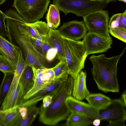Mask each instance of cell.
<instances>
[{
  "instance_id": "cell-1",
  "label": "cell",
  "mask_w": 126,
  "mask_h": 126,
  "mask_svg": "<svg viewBox=\"0 0 126 126\" xmlns=\"http://www.w3.org/2000/svg\"><path fill=\"white\" fill-rule=\"evenodd\" d=\"M125 49L119 55L110 57L101 54L93 55L89 58L93 65L91 70L93 79L100 90L105 92H119L117 65Z\"/></svg>"
},
{
  "instance_id": "cell-2",
  "label": "cell",
  "mask_w": 126,
  "mask_h": 126,
  "mask_svg": "<svg viewBox=\"0 0 126 126\" xmlns=\"http://www.w3.org/2000/svg\"><path fill=\"white\" fill-rule=\"evenodd\" d=\"M74 79L68 76L58 87L49 106L45 108L41 106L40 108L39 120L42 123L55 126L60 121L66 120L71 112L65 101L72 95Z\"/></svg>"
},
{
  "instance_id": "cell-3",
  "label": "cell",
  "mask_w": 126,
  "mask_h": 126,
  "mask_svg": "<svg viewBox=\"0 0 126 126\" xmlns=\"http://www.w3.org/2000/svg\"><path fill=\"white\" fill-rule=\"evenodd\" d=\"M9 41L23 50L25 57V66H33L36 68L46 67V57L35 47L30 38L22 27L15 26L8 31Z\"/></svg>"
},
{
  "instance_id": "cell-4",
  "label": "cell",
  "mask_w": 126,
  "mask_h": 126,
  "mask_svg": "<svg viewBox=\"0 0 126 126\" xmlns=\"http://www.w3.org/2000/svg\"><path fill=\"white\" fill-rule=\"evenodd\" d=\"M62 37L68 74L74 79L84 68L88 55L82 41L74 40L63 36Z\"/></svg>"
},
{
  "instance_id": "cell-5",
  "label": "cell",
  "mask_w": 126,
  "mask_h": 126,
  "mask_svg": "<svg viewBox=\"0 0 126 126\" xmlns=\"http://www.w3.org/2000/svg\"><path fill=\"white\" fill-rule=\"evenodd\" d=\"M53 4L66 16L71 13L83 17L91 12L103 10L108 4L106 0L93 1L89 0H53Z\"/></svg>"
},
{
  "instance_id": "cell-6",
  "label": "cell",
  "mask_w": 126,
  "mask_h": 126,
  "mask_svg": "<svg viewBox=\"0 0 126 126\" xmlns=\"http://www.w3.org/2000/svg\"><path fill=\"white\" fill-rule=\"evenodd\" d=\"M50 0H14L12 6L27 23L39 21L46 12Z\"/></svg>"
},
{
  "instance_id": "cell-7",
  "label": "cell",
  "mask_w": 126,
  "mask_h": 126,
  "mask_svg": "<svg viewBox=\"0 0 126 126\" xmlns=\"http://www.w3.org/2000/svg\"><path fill=\"white\" fill-rule=\"evenodd\" d=\"M83 17L88 32L102 36H110L108 24L109 16L107 11L103 10L90 13Z\"/></svg>"
},
{
  "instance_id": "cell-8",
  "label": "cell",
  "mask_w": 126,
  "mask_h": 126,
  "mask_svg": "<svg viewBox=\"0 0 126 126\" xmlns=\"http://www.w3.org/2000/svg\"><path fill=\"white\" fill-rule=\"evenodd\" d=\"M87 55L106 52L111 48L112 44L111 37L102 36L88 32L82 41Z\"/></svg>"
},
{
  "instance_id": "cell-9",
  "label": "cell",
  "mask_w": 126,
  "mask_h": 126,
  "mask_svg": "<svg viewBox=\"0 0 126 126\" xmlns=\"http://www.w3.org/2000/svg\"><path fill=\"white\" fill-rule=\"evenodd\" d=\"M126 108L120 99L111 100L107 107L99 110L96 119L100 120H105L109 123L125 122L126 119Z\"/></svg>"
},
{
  "instance_id": "cell-10",
  "label": "cell",
  "mask_w": 126,
  "mask_h": 126,
  "mask_svg": "<svg viewBox=\"0 0 126 126\" xmlns=\"http://www.w3.org/2000/svg\"><path fill=\"white\" fill-rule=\"evenodd\" d=\"M58 30L63 36L75 41L83 39L88 31L84 22L76 20L64 23Z\"/></svg>"
},
{
  "instance_id": "cell-11",
  "label": "cell",
  "mask_w": 126,
  "mask_h": 126,
  "mask_svg": "<svg viewBox=\"0 0 126 126\" xmlns=\"http://www.w3.org/2000/svg\"><path fill=\"white\" fill-rule=\"evenodd\" d=\"M66 105L71 112H74L84 116L96 119L99 110L87 103L78 100L71 96L68 97L65 101Z\"/></svg>"
},
{
  "instance_id": "cell-12",
  "label": "cell",
  "mask_w": 126,
  "mask_h": 126,
  "mask_svg": "<svg viewBox=\"0 0 126 126\" xmlns=\"http://www.w3.org/2000/svg\"><path fill=\"white\" fill-rule=\"evenodd\" d=\"M25 28L26 34L31 39L41 42L45 39L50 29L45 22L39 21L31 23L26 22Z\"/></svg>"
},
{
  "instance_id": "cell-13",
  "label": "cell",
  "mask_w": 126,
  "mask_h": 126,
  "mask_svg": "<svg viewBox=\"0 0 126 126\" xmlns=\"http://www.w3.org/2000/svg\"><path fill=\"white\" fill-rule=\"evenodd\" d=\"M21 50L17 46L0 35V54L5 56L15 69Z\"/></svg>"
},
{
  "instance_id": "cell-14",
  "label": "cell",
  "mask_w": 126,
  "mask_h": 126,
  "mask_svg": "<svg viewBox=\"0 0 126 126\" xmlns=\"http://www.w3.org/2000/svg\"><path fill=\"white\" fill-rule=\"evenodd\" d=\"M86 73L81 70L74 79L72 95L75 98L82 100L90 93L86 84Z\"/></svg>"
},
{
  "instance_id": "cell-15",
  "label": "cell",
  "mask_w": 126,
  "mask_h": 126,
  "mask_svg": "<svg viewBox=\"0 0 126 126\" xmlns=\"http://www.w3.org/2000/svg\"><path fill=\"white\" fill-rule=\"evenodd\" d=\"M25 67V62L20 51L14 75L8 93L1 104L6 103L14 94L19 83L20 78Z\"/></svg>"
},
{
  "instance_id": "cell-16",
  "label": "cell",
  "mask_w": 126,
  "mask_h": 126,
  "mask_svg": "<svg viewBox=\"0 0 126 126\" xmlns=\"http://www.w3.org/2000/svg\"><path fill=\"white\" fill-rule=\"evenodd\" d=\"M47 39L52 47L57 49V58L59 61H65L62 36L58 30L50 28Z\"/></svg>"
},
{
  "instance_id": "cell-17",
  "label": "cell",
  "mask_w": 126,
  "mask_h": 126,
  "mask_svg": "<svg viewBox=\"0 0 126 126\" xmlns=\"http://www.w3.org/2000/svg\"><path fill=\"white\" fill-rule=\"evenodd\" d=\"M31 67L32 71L34 83L32 88L23 96V99L24 100L31 98L46 86L43 82L41 78L44 68L46 67L36 68L33 66Z\"/></svg>"
},
{
  "instance_id": "cell-18",
  "label": "cell",
  "mask_w": 126,
  "mask_h": 126,
  "mask_svg": "<svg viewBox=\"0 0 126 126\" xmlns=\"http://www.w3.org/2000/svg\"><path fill=\"white\" fill-rule=\"evenodd\" d=\"M20 117L18 104L7 110H0V126H11L15 121Z\"/></svg>"
},
{
  "instance_id": "cell-19",
  "label": "cell",
  "mask_w": 126,
  "mask_h": 126,
  "mask_svg": "<svg viewBox=\"0 0 126 126\" xmlns=\"http://www.w3.org/2000/svg\"><path fill=\"white\" fill-rule=\"evenodd\" d=\"M85 98L90 105L99 110L105 109L111 101L110 98L100 93L90 94Z\"/></svg>"
},
{
  "instance_id": "cell-20",
  "label": "cell",
  "mask_w": 126,
  "mask_h": 126,
  "mask_svg": "<svg viewBox=\"0 0 126 126\" xmlns=\"http://www.w3.org/2000/svg\"><path fill=\"white\" fill-rule=\"evenodd\" d=\"M94 119L75 112H71L66 120L64 125L87 126L92 124Z\"/></svg>"
},
{
  "instance_id": "cell-21",
  "label": "cell",
  "mask_w": 126,
  "mask_h": 126,
  "mask_svg": "<svg viewBox=\"0 0 126 126\" xmlns=\"http://www.w3.org/2000/svg\"><path fill=\"white\" fill-rule=\"evenodd\" d=\"M40 108L34 105L29 107L26 115L24 117L19 118L11 126H29L32 123L39 113Z\"/></svg>"
},
{
  "instance_id": "cell-22",
  "label": "cell",
  "mask_w": 126,
  "mask_h": 126,
  "mask_svg": "<svg viewBox=\"0 0 126 126\" xmlns=\"http://www.w3.org/2000/svg\"><path fill=\"white\" fill-rule=\"evenodd\" d=\"M32 67L30 66H25L20 78V84L23 96L32 87L34 83Z\"/></svg>"
},
{
  "instance_id": "cell-23",
  "label": "cell",
  "mask_w": 126,
  "mask_h": 126,
  "mask_svg": "<svg viewBox=\"0 0 126 126\" xmlns=\"http://www.w3.org/2000/svg\"><path fill=\"white\" fill-rule=\"evenodd\" d=\"M46 19L47 24L50 28L56 29L59 25L60 20L59 10L55 5H50Z\"/></svg>"
},
{
  "instance_id": "cell-24",
  "label": "cell",
  "mask_w": 126,
  "mask_h": 126,
  "mask_svg": "<svg viewBox=\"0 0 126 126\" xmlns=\"http://www.w3.org/2000/svg\"><path fill=\"white\" fill-rule=\"evenodd\" d=\"M14 72L4 73V76L0 86V105L6 97L13 79Z\"/></svg>"
},
{
  "instance_id": "cell-25",
  "label": "cell",
  "mask_w": 126,
  "mask_h": 126,
  "mask_svg": "<svg viewBox=\"0 0 126 126\" xmlns=\"http://www.w3.org/2000/svg\"><path fill=\"white\" fill-rule=\"evenodd\" d=\"M52 68L54 74L55 80L67 78L69 76L67 66L65 60L60 61Z\"/></svg>"
},
{
  "instance_id": "cell-26",
  "label": "cell",
  "mask_w": 126,
  "mask_h": 126,
  "mask_svg": "<svg viewBox=\"0 0 126 126\" xmlns=\"http://www.w3.org/2000/svg\"><path fill=\"white\" fill-rule=\"evenodd\" d=\"M67 77L54 80L50 84L46 86L43 89L35 94L31 98L46 95L48 94L54 90Z\"/></svg>"
},
{
  "instance_id": "cell-27",
  "label": "cell",
  "mask_w": 126,
  "mask_h": 126,
  "mask_svg": "<svg viewBox=\"0 0 126 126\" xmlns=\"http://www.w3.org/2000/svg\"><path fill=\"white\" fill-rule=\"evenodd\" d=\"M15 70L8 59L5 56L0 54V71L4 73L14 72Z\"/></svg>"
},
{
  "instance_id": "cell-28",
  "label": "cell",
  "mask_w": 126,
  "mask_h": 126,
  "mask_svg": "<svg viewBox=\"0 0 126 126\" xmlns=\"http://www.w3.org/2000/svg\"><path fill=\"white\" fill-rule=\"evenodd\" d=\"M43 82L47 86L50 84L55 79L54 73L52 68L45 67L41 76Z\"/></svg>"
},
{
  "instance_id": "cell-29",
  "label": "cell",
  "mask_w": 126,
  "mask_h": 126,
  "mask_svg": "<svg viewBox=\"0 0 126 126\" xmlns=\"http://www.w3.org/2000/svg\"><path fill=\"white\" fill-rule=\"evenodd\" d=\"M109 32L114 37L125 43H126V30L117 28L109 29Z\"/></svg>"
},
{
  "instance_id": "cell-30",
  "label": "cell",
  "mask_w": 126,
  "mask_h": 126,
  "mask_svg": "<svg viewBox=\"0 0 126 126\" xmlns=\"http://www.w3.org/2000/svg\"><path fill=\"white\" fill-rule=\"evenodd\" d=\"M7 16L0 10V35L5 37H8V33L7 29L5 20Z\"/></svg>"
},
{
  "instance_id": "cell-31",
  "label": "cell",
  "mask_w": 126,
  "mask_h": 126,
  "mask_svg": "<svg viewBox=\"0 0 126 126\" xmlns=\"http://www.w3.org/2000/svg\"><path fill=\"white\" fill-rule=\"evenodd\" d=\"M121 14H114L111 17L109 22L108 27L109 29L119 28Z\"/></svg>"
},
{
  "instance_id": "cell-32",
  "label": "cell",
  "mask_w": 126,
  "mask_h": 126,
  "mask_svg": "<svg viewBox=\"0 0 126 126\" xmlns=\"http://www.w3.org/2000/svg\"><path fill=\"white\" fill-rule=\"evenodd\" d=\"M54 93L52 92L45 95L42 99V106L46 108L48 107L52 102Z\"/></svg>"
},
{
  "instance_id": "cell-33",
  "label": "cell",
  "mask_w": 126,
  "mask_h": 126,
  "mask_svg": "<svg viewBox=\"0 0 126 126\" xmlns=\"http://www.w3.org/2000/svg\"><path fill=\"white\" fill-rule=\"evenodd\" d=\"M57 49L54 48L50 49L47 52L46 55L47 61L50 62L52 61L57 55Z\"/></svg>"
},
{
  "instance_id": "cell-34",
  "label": "cell",
  "mask_w": 126,
  "mask_h": 126,
  "mask_svg": "<svg viewBox=\"0 0 126 126\" xmlns=\"http://www.w3.org/2000/svg\"><path fill=\"white\" fill-rule=\"evenodd\" d=\"M41 46L43 54L45 57L47 51L50 49L52 48L47 40V37L45 39L42 41Z\"/></svg>"
},
{
  "instance_id": "cell-35",
  "label": "cell",
  "mask_w": 126,
  "mask_h": 126,
  "mask_svg": "<svg viewBox=\"0 0 126 126\" xmlns=\"http://www.w3.org/2000/svg\"><path fill=\"white\" fill-rule=\"evenodd\" d=\"M118 28L126 30V10L121 14Z\"/></svg>"
},
{
  "instance_id": "cell-36",
  "label": "cell",
  "mask_w": 126,
  "mask_h": 126,
  "mask_svg": "<svg viewBox=\"0 0 126 126\" xmlns=\"http://www.w3.org/2000/svg\"><path fill=\"white\" fill-rule=\"evenodd\" d=\"M126 90H125L121 94L120 99L126 107Z\"/></svg>"
},
{
  "instance_id": "cell-37",
  "label": "cell",
  "mask_w": 126,
  "mask_h": 126,
  "mask_svg": "<svg viewBox=\"0 0 126 126\" xmlns=\"http://www.w3.org/2000/svg\"><path fill=\"white\" fill-rule=\"evenodd\" d=\"M108 126H125V122H116L113 123H109Z\"/></svg>"
},
{
  "instance_id": "cell-38",
  "label": "cell",
  "mask_w": 126,
  "mask_h": 126,
  "mask_svg": "<svg viewBox=\"0 0 126 126\" xmlns=\"http://www.w3.org/2000/svg\"><path fill=\"white\" fill-rule=\"evenodd\" d=\"M100 123V120L98 119H95L93 121L92 124L94 126H98Z\"/></svg>"
},
{
  "instance_id": "cell-39",
  "label": "cell",
  "mask_w": 126,
  "mask_h": 126,
  "mask_svg": "<svg viewBox=\"0 0 126 126\" xmlns=\"http://www.w3.org/2000/svg\"><path fill=\"white\" fill-rule=\"evenodd\" d=\"M7 0H0V5L2 4L4 2H5Z\"/></svg>"
},
{
  "instance_id": "cell-40",
  "label": "cell",
  "mask_w": 126,
  "mask_h": 126,
  "mask_svg": "<svg viewBox=\"0 0 126 126\" xmlns=\"http://www.w3.org/2000/svg\"><path fill=\"white\" fill-rule=\"evenodd\" d=\"M91 1H103L105 0H89Z\"/></svg>"
},
{
  "instance_id": "cell-41",
  "label": "cell",
  "mask_w": 126,
  "mask_h": 126,
  "mask_svg": "<svg viewBox=\"0 0 126 126\" xmlns=\"http://www.w3.org/2000/svg\"><path fill=\"white\" fill-rule=\"evenodd\" d=\"M115 0H106V1L107 4H108L110 1H112Z\"/></svg>"
},
{
  "instance_id": "cell-42",
  "label": "cell",
  "mask_w": 126,
  "mask_h": 126,
  "mask_svg": "<svg viewBox=\"0 0 126 126\" xmlns=\"http://www.w3.org/2000/svg\"><path fill=\"white\" fill-rule=\"evenodd\" d=\"M120 1H122L125 3H126V0H118Z\"/></svg>"
}]
</instances>
